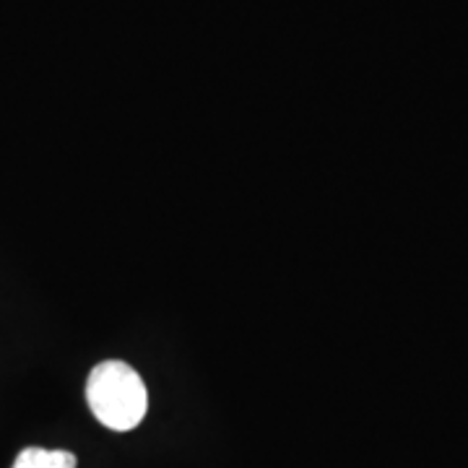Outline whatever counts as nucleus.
<instances>
[{
	"instance_id": "nucleus-2",
	"label": "nucleus",
	"mask_w": 468,
	"mask_h": 468,
	"mask_svg": "<svg viewBox=\"0 0 468 468\" xmlns=\"http://www.w3.org/2000/svg\"><path fill=\"white\" fill-rule=\"evenodd\" d=\"M76 455L68 451H45V448H27L18 452L11 468H76Z\"/></svg>"
},
{
	"instance_id": "nucleus-1",
	"label": "nucleus",
	"mask_w": 468,
	"mask_h": 468,
	"mask_svg": "<svg viewBox=\"0 0 468 468\" xmlns=\"http://www.w3.org/2000/svg\"><path fill=\"white\" fill-rule=\"evenodd\" d=\"M86 401L91 414L112 432L135 430L149 409V393L141 375L125 362H101L86 383Z\"/></svg>"
}]
</instances>
